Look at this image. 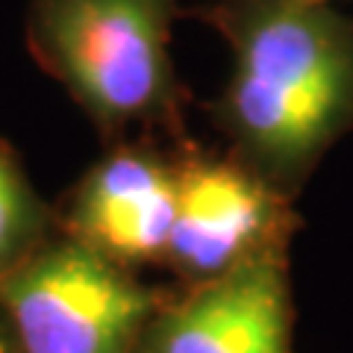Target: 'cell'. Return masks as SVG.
Here are the masks:
<instances>
[{
  "label": "cell",
  "instance_id": "cell-8",
  "mask_svg": "<svg viewBox=\"0 0 353 353\" xmlns=\"http://www.w3.org/2000/svg\"><path fill=\"white\" fill-rule=\"evenodd\" d=\"M0 353H21L18 345H15V336H12V327L0 312Z\"/></svg>",
  "mask_w": 353,
  "mask_h": 353
},
{
  "label": "cell",
  "instance_id": "cell-6",
  "mask_svg": "<svg viewBox=\"0 0 353 353\" xmlns=\"http://www.w3.org/2000/svg\"><path fill=\"white\" fill-rule=\"evenodd\" d=\"M176 206V162L118 145L92 165L57 215L59 233L124 268L165 262Z\"/></svg>",
  "mask_w": 353,
  "mask_h": 353
},
{
  "label": "cell",
  "instance_id": "cell-7",
  "mask_svg": "<svg viewBox=\"0 0 353 353\" xmlns=\"http://www.w3.org/2000/svg\"><path fill=\"white\" fill-rule=\"evenodd\" d=\"M57 215L32 189L15 150L0 141V277L57 233Z\"/></svg>",
  "mask_w": 353,
  "mask_h": 353
},
{
  "label": "cell",
  "instance_id": "cell-4",
  "mask_svg": "<svg viewBox=\"0 0 353 353\" xmlns=\"http://www.w3.org/2000/svg\"><path fill=\"white\" fill-rule=\"evenodd\" d=\"M283 203L262 174L241 159L189 153L176 162V206L165 265L203 283L250 259L277 253Z\"/></svg>",
  "mask_w": 353,
  "mask_h": 353
},
{
  "label": "cell",
  "instance_id": "cell-5",
  "mask_svg": "<svg viewBox=\"0 0 353 353\" xmlns=\"http://www.w3.org/2000/svg\"><path fill=\"white\" fill-rule=\"evenodd\" d=\"M136 353H292V297L277 253L159 303Z\"/></svg>",
  "mask_w": 353,
  "mask_h": 353
},
{
  "label": "cell",
  "instance_id": "cell-3",
  "mask_svg": "<svg viewBox=\"0 0 353 353\" xmlns=\"http://www.w3.org/2000/svg\"><path fill=\"white\" fill-rule=\"evenodd\" d=\"M159 303L132 268L59 230L0 277V312L21 353H136Z\"/></svg>",
  "mask_w": 353,
  "mask_h": 353
},
{
  "label": "cell",
  "instance_id": "cell-2",
  "mask_svg": "<svg viewBox=\"0 0 353 353\" xmlns=\"http://www.w3.org/2000/svg\"><path fill=\"white\" fill-rule=\"evenodd\" d=\"M180 0H27L24 39L106 136L130 124L180 130L171 27Z\"/></svg>",
  "mask_w": 353,
  "mask_h": 353
},
{
  "label": "cell",
  "instance_id": "cell-9",
  "mask_svg": "<svg viewBox=\"0 0 353 353\" xmlns=\"http://www.w3.org/2000/svg\"><path fill=\"white\" fill-rule=\"evenodd\" d=\"M315 3H324V0H315Z\"/></svg>",
  "mask_w": 353,
  "mask_h": 353
},
{
  "label": "cell",
  "instance_id": "cell-1",
  "mask_svg": "<svg viewBox=\"0 0 353 353\" xmlns=\"http://www.w3.org/2000/svg\"><path fill=\"white\" fill-rule=\"evenodd\" d=\"M233 50L215 103L241 162L280 180L303 171L353 115V30L315 0H206Z\"/></svg>",
  "mask_w": 353,
  "mask_h": 353
}]
</instances>
